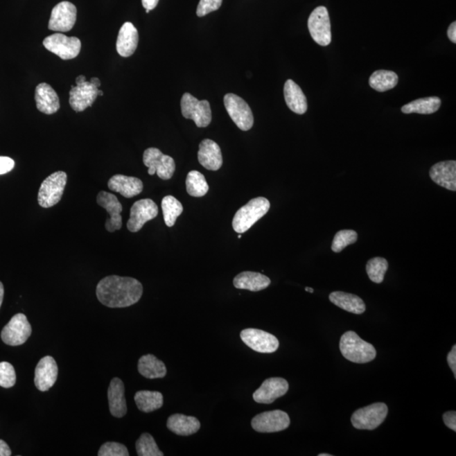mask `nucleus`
<instances>
[{
	"instance_id": "obj_22",
	"label": "nucleus",
	"mask_w": 456,
	"mask_h": 456,
	"mask_svg": "<svg viewBox=\"0 0 456 456\" xmlns=\"http://www.w3.org/2000/svg\"><path fill=\"white\" fill-rule=\"evenodd\" d=\"M107 186L110 191L119 193L125 198H132L140 195L144 188L142 181L137 177L121 175L112 177L108 181Z\"/></svg>"
},
{
	"instance_id": "obj_29",
	"label": "nucleus",
	"mask_w": 456,
	"mask_h": 456,
	"mask_svg": "<svg viewBox=\"0 0 456 456\" xmlns=\"http://www.w3.org/2000/svg\"><path fill=\"white\" fill-rule=\"evenodd\" d=\"M330 301L336 306L355 315H362L366 310V305L361 297L343 292H331Z\"/></svg>"
},
{
	"instance_id": "obj_28",
	"label": "nucleus",
	"mask_w": 456,
	"mask_h": 456,
	"mask_svg": "<svg viewBox=\"0 0 456 456\" xmlns=\"http://www.w3.org/2000/svg\"><path fill=\"white\" fill-rule=\"evenodd\" d=\"M167 426L170 431L177 435L189 436L200 430V423L195 416L173 414L169 416Z\"/></svg>"
},
{
	"instance_id": "obj_34",
	"label": "nucleus",
	"mask_w": 456,
	"mask_h": 456,
	"mask_svg": "<svg viewBox=\"0 0 456 456\" xmlns=\"http://www.w3.org/2000/svg\"><path fill=\"white\" fill-rule=\"evenodd\" d=\"M162 213L166 225L172 227L175 225L177 218L183 213L184 207L175 197L165 196L161 200Z\"/></svg>"
},
{
	"instance_id": "obj_35",
	"label": "nucleus",
	"mask_w": 456,
	"mask_h": 456,
	"mask_svg": "<svg viewBox=\"0 0 456 456\" xmlns=\"http://www.w3.org/2000/svg\"><path fill=\"white\" fill-rule=\"evenodd\" d=\"M186 189L188 194L193 197L206 195L209 191L206 177L198 171L189 172L186 179Z\"/></svg>"
},
{
	"instance_id": "obj_51",
	"label": "nucleus",
	"mask_w": 456,
	"mask_h": 456,
	"mask_svg": "<svg viewBox=\"0 0 456 456\" xmlns=\"http://www.w3.org/2000/svg\"><path fill=\"white\" fill-rule=\"evenodd\" d=\"M305 290H306V291L308 292H311V293L314 292V289L313 288H305Z\"/></svg>"
},
{
	"instance_id": "obj_26",
	"label": "nucleus",
	"mask_w": 456,
	"mask_h": 456,
	"mask_svg": "<svg viewBox=\"0 0 456 456\" xmlns=\"http://www.w3.org/2000/svg\"><path fill=\"white\" fill-rule=\"evenodd\" d=\"M285 101L293 113L304 114L308 109L307 98L302 89L292 80L286 81L284 86Z\"/></svg>"
},
{
	"instance_id": "obj_38",
	"label": "nucleus",
	"mask_w": 456,
	"mask_h": 456,
	"mask_svg": "<svg viewBox=\"0 0 456 456\" xmlns=\"http://www.w3.org/2000/svg\"><path fill=\"white\" fill-rule=\"evenodd\" d=\"M358 240L357 231L354 230H342L339 231L335 235L333 243H332L331 249L335 253H340L346 248V247L353 245Z\"/></svg>"
},
{
	"instance_id": "obj_20",
	"label": "nucleus",
	"mask_w": 456,
	"mask_h": 456,
	"mask_svg": "<svg viewBox=\"0 0 456 456\" xmlns=\"http://www.w3.org/2000/svg\"><path fill=\"white\" fill-rule=\"evenodd\" d=\"M430 176L435 184L451 191H456V161L438 162L430 169Z\"/></svg>"
},
{
	"instance_id": "obj_54",
	"label": "nucleus",
	"mask_w": 456,
	"mask_h": 456,
	"mask_svg": "<svg viewBox=\"0 0 456 456\" xmlns=\"http://www.w3.org/2000/svg\"><path fill=\"white\" fill-rule=\"evenodd\" d=\"M241 238H242V236H241V235H238V239H240Z\"/></svg>"
},
{
	"instance_id": "obj_4",
	"label": "nucleus",
	"mask_w": 456,
	"mask_h": 456,
	"mask_svg": "<svg viewBox=\"0 0 456 456\" xmlns=\"http://www.w3.org/2000/svg\"><path fill=\"white\" fill-rule=\"evenodd\" d=\"M67 175L56 172L49 176L41 184L37 200L40 207L50 208L59 203L67 186Z\"/></svg>"
},
{
	"instance_id": "obj_5",
	"label": "nucleus",
	"mask_w": 456,
	"mask_h": 456,
	"mask_svg": "<svg viewBox=\"0 0 456 456\" xmlns=\"http://www.w3.org/2000/svg\"><path fill=\"white\" fill-rule=\"evenodd\" d=\"M387 414V405L374 403L356 411L351 416V422L357 430H374L384 423Z\"/></svg>"
},
{
	"instance_id": "obj_8",
	"label": "nucleus",
	"mask_w": 456,
	"mask_h": 456,
	"mask_svg": "<svg viewBox=\"0 0 456 456\" xmlns=\"http://www.w3.org/2000/svg\"><path fill=\"white\" fill-rule=\"evenodd\" d=\"M308 27L313 40L320 46L331 42V26L329 12L326 7L319 6L309 15Z\"/></svg>"
},
{
	"instance_id": "obj_31",
	"label": "nucleus",
	"mask_w": 456,
	"mask_h": 456,
	"mask_svg": "<svg viewBox=\"0 0 456 456\" xmlns=\"http://www.w3.org/2000/svg\"><path fill=\"white\" fill-rule=\"evenodd\" d=\"M441 106V100L437 96L419 98L401 107V112L405 114H432L436 113Z\"/></svg>"
},
{
	"instance_id": "obj_3",
	"label": "nucleus",
	"mask_w": 456,
	"mask_h": 456,
	"mask_svg": "<svg viewBox=\"0 0 456 456\" xmlns=\"http://www.w3.org/2000/svg\"><path fill=\"white\" fill-rule=\"evenodd\" d=\"M270 208V203L264 197L251 200L236 212L233 220V227L236 233L242 234L249 230L258 220L268 213Z\"/></svg>"
},
{
	"instance_id": "obj_37",
	"label": "nucleus",
	"mask_w": 456,
	"mask_h": 456,
	"mask_svg": "<svg viewBox=\"0 0 456 456\" xmlns=\"http://www.w3.org/2000/svg\"><path fill=\"white\" fill-rule=\"evenodd\" d=\"M137 451L139 456H164L152 435L145 432L137 442Z\"/></svg>"
},
{
	"instance_id": "obj_36",
	"label": "nucleus",
	"mask_w": 456,
	"mask_h": 456,
	"mask_svg": "<svg viewBox=\"0 0 456 456\" xmlns=\"http://www.w3.org/2000/svg\"><path fill=\"white\" fill-rule=\"evenodd\" d=\"M388 266V261L384 258L376 257L371 258L366 266L369 279L374 283H382L385 279V273L387 272Z\"/></svg>"
},
{
	"instance_id": "obj_55",
	"label": "nucleus",
	"mask_w": 456,
	"mask_h": 456,
	"mask_svg": "<svg viewBox=\"0 0 456 456\" xmlns=\"http://www.w3.org/2000/svg\"><path fill=\"white\" fill-rule=\"evenodd\" d=\"M150 10H146V13H149Z\"/></svg>"
},
{
	"instance_id": "obj_18",
	"label": "nucleus",
	"mask_w": 456,
	"mask_h": 456,
	"mask_svg": "<svg viewBox=\"0 0 456 456\" xmlns=\"http://www.w3.org/2000/svg\"><path fill=\"white\" fill-rule=\"evenodd\" d=\"M59 368L54 358L50 356L42 358L35 369V385L40 392H48L52 388L58 378Z\"/></svg>"
},
{
	"instance_id": "obj_39",
	"label": "nucleus",
	"mask_w": 456,
	"mask_h": 456,
	"mask_svg": "<svg viewBox=\"0 0 456 456\" xmlns=\"http://www.w3.org/2000/svg\"><path fill=\"white\" fill-rule=\"evenodd\" d=\"M17 382V374L14 367L10 362H0V386L3 388H11Z\"/></svg>"
},
{
	"instance_id": "obj_50",
	"label": "nucleus",
	"mask_w": 456,
	"mask_h": 456,
	"mask_svg": "<svg viewBox=\"0 0 456 456\" xmlns=\"http://www.w3.org/2000/svg\"><path fill=\"white\" fill-rule=\"evenodd\" d=\"M85 81H87L86 76H80L77 77L76 82V85H80L81 83H84Z\"/></svg>"
},
{
	"instance_id": "obj_44",
	"label": "nucleus",
	"mask_w": 456,
	"mask_h": 456,
	"mask_svg": "<svg viewBox=\"0 0 456 456\" xmlns=\"http://www.w3.org/2000/svg\"><path fill=\"white\" fill-rule=\"evenodd\" d=\"M447 361L454 376L456 377V346L453 347L450 353L447 356Z\"/></svg>"
},
{
	"instance_id": "obj_15",
	"label": "nucleus",
	"mask_w": 456,
	"mask_h": 456,
	"mask_svg": "<svg viewBox=\"0 0 456 456\" xmlns=\"http://www.w3.org/2000/svg\"><path fill=\"white\" fill-rule=\"evenodd\" d=\"M77 10L72 3L63 1L53 8L49 23V28L55 32L65 33L74 27Z\"/></svg>"
},
{
	"instance_id": "obj_1",
	"label": "nucleus",
	"mask_w": 456,
	"mask_h": 456,
	"mask_svg": "<svg viewBox=\"0 0 456 456\" xmlns=\"http://www.w3.org/2000/svg\"><path fill=\"white\" fill-rule=\"evenodd\" d=\"M143 286L132 277L109 276L96 286V297L108 308L132 306L141 299Z\"/></svg>"
},
{
	"instance_id": "obj_41",
	"label": "nucleus",
	"mask_w": 456,
	"mask_h": 456,
	"mask_svg": "<svg viewBox=\"0 0 456 456\" xmlns=\"http://www.w3.org/2000/svg\"><path fill=\"white\" fill-rule=\"evenodd\" d=\"M222 0H200L197 7L196 14L199 17L213 12L222 6Z\"/></svg>"
},
{
	"instance_id": "obj_46",
	"label": "nucleus",
	"mask_w": 456,
	"mask_h": 456,
	"mask_svg": "<svg viewBox=\"0 0 456 456\" xmlns=\"http://www.w3.org/2000/svg\"><path fill=\"white\" fill-rule=\"evenodd\" d=\"M159 0H142V6L146 10H152L158 5Z\"/></svg>"
},
{
	"instance_id": "obj_32",
	"label": "nucleus",
	"mask_w": 456,
	"mask_h": 456,
	"mask_svg": "<svg viewBox=\"0 0 456 456\" xmlns=\"http://www.w3.org/2000/svg\"><path fill=\"white\" fill-rule=\"evenodd\" d=\"M134 401L140 411L149 413L157 411L162 407L164 396L158 392L141 390L135 394Z\"/></svg>"
},
{
	"instance_id": "obj_17",
	"label": "nucleus",
	"mask_w": 456,
	"mask_h": 456,
	"mask_svg": "<svg viewBox=\"0 0 456 456\" xmlns=\"http://www.w3.org/2000/svg\"><path fill=\"white\" fill-rule=\"evenodd\" d=\"M96 202L100 207L105 209L109 218L106 220L105 228L109 233L121 230L122 227L123 207L117 197L110 193L101 191L96 197Z\"/></svg>"
},
{
	"instance_id": "obj_47",
	"label": "nucleus",
	"mask_w": 456,
	"mask_h": 456,
	"mask_svg": "<svg viewBox=\"0 0 456 456\" xmlns=\"http://www.w3.org/2000/svg\"><path fill=\"white\" fill-rule=\"evenodd\" d=\"M448 37H449L450 40L452 42H454V44H455L456 42V22L455 21L451 23L450 26H449V29H448Z\"/></svg>"
},
{
	"instance_id": "obj_6",
	"label": "nucleus",
	"mask_w": 456,
	"mask_h": 456,
	"mask_svg": "<svg viewBox=\"0 0 456 456\" xmlns=\"http://www.w3.org/2000/svg\"><path fill=\"white\" fill-rule=\"evenodd\" d=\"M143 162L148 168L150 175L157 173L162 180L172 179L175 175L176 165L173 158L164 155L157 148H148L143 155Z\"/></svg>"
},
{
	"instance_id": "obj_48",
	"label": "nucleus",
	"mask_w": 456,
	"mask_h": 456,
	"mask_svg": "<svg viewBox=\"0 0 456 456\" xmlns=\"http://www.w3.org/2000/svg\"><path fill=\"white\" fill-rule=\"evenodd\" d=\"M3 295H5V289H3V286L2 284V282L0 281V308H1V305L3 303Z\"/></svg>"
},
{
	"instance_id": "obj_24",
	"label": "nucleus",
	"mask_w": 456,
	"mask_h": 456,
	"mask_svg": "<svg viewBox=\"0 0 456 456\" xmlns=\"http://www.w3.org/2000/svg\"><path fill=\"white\" fill-rule=\"evenodd\" d=\"M37 109L45 114H55L60 109V98L56 91L47 83H41L35 94Z\"/></svg>"
},
{
	"instance_id": "obj_45",
	"label": "nucleus",
	"mask_w": 456,
	"mask_h": 456,
	"mask_svg": "<svg viewBox=\"0 0 456 456\" xmlns=\"http://www.w3.org/2000/svg\"><path fill=\"white\" fill-rule=\"evenodd\" d=\"M11 450L9 446L3 441V440L0 439V456H10Z\"/></svg>"
},
{
	"instance_id": "obj_7",
	"label": "nucleus",
	"mask_w": 456,
	"mask_h": 456,
	"mask_svg": "<svg viewBox=\"0 0 456 456\" xmlns=\"http://www.w3.org/2000/svg\"><path fill=\"white\" fill-rule=\"evenodd\" d=\"M182 114L187 119H192L197 127L206 128L211 122V109L207 100L199 101L189 94H184L181 99Z\"/></svg>"
},
{
	"instance_id": "obj_53",
	"label": "nucleus",
	"mask_w": 456,
	"mask_h": 456,
	"mask_svg": "<svg viewBox=\"0 0 456 456\" xmlns=\"http://www.w3.org/2000/svg\"><path fill=\"white\" fill-rule=\"evenodd\" d=\"M103 91L98 90V96H103Z\"/></svg>"
},
{
	"instance_id": "obj_30",
	"label": "nucleus",
	"mask_w": 456,
	"mask_h": 456,
	"mask_svg": "<svg viewBox=\"0 0 456 456\" xmlns=\"http://www.w3.org/2000/svg\"><path fill=\"white\" fill-rule=\"evenodd\" d=\"M138 370L142 376L150 380L164 378L167 374L164 362L152 354L142 356L138 362Z\"/></svg>"
},
{
	"instance_id": "obj_12",
	"label": "nucleus",
	"mask_w": 456,
	"mask_h": 456,
	"mask_svg": "<svg viewBox=\"0 0 456 456\" xmlns=\"http://www.w3.org/2000/svg\"><path fill=\"white\" fill-rule=\"evenodd\" d=\"M290 423L291 421L287 412L275 410L255 416L251 425L258 432H277L287 430Z\"/></svg>"
},
{
	"instance_id": "obj_52",
	"label": "nucleus",
	"mask_w": 456,
	"mask_h": 456,
	"mask_svg": "<svg viewBox=\"0 0 456 456\" xmlns=\"http://www.w3.org/2000/svg\"><path fill=\"white\" fill-rule=\"evenodd\" d=\"M319 456H331V454H319Z\"/></svg>"
},
{
	"instance_id": "obj_23",
	"label": "nucleus",
	"mask_w": 456,
	"mask_h": 456,
	"mask_svg": "<svg viewBox=\"0 0 456 456\" xmlns=\"http://www.w3.org/2000/svg\"><path fill=\"white\" fill-rule=\"evenodd\" d=\"M125 392V385L121 378H113L107 390V397L111 414L118 419L125 416L127 413Z\"/></svg>"
},
{
	"instance_id": "obj_16",
	"label": "nucleus",
	"mask_w": 456,
	"mask_h": 456,
	"mask_svg": "<svg viewBox=\"0 0 456 456\" xmlns=\"http://www.w3.org/2000/svg\"><path fill=\"white\" fill-rule=\"evenodd\" d=\"M288 389V382L284 378H270L262 383L260 388L255 390L253 398L257 403L272 404L278 398L286 395Z\"/></svg>"
},
{
	"instance_id": "obj_19",
	"label": "nucleus",
	"mask_w": 456,
	"mask_h": 456,
	"mask_svg": "<svg viewBox=\"0 0 456 456\" xmlns=\"http://www.w3.org/2000/svg\"><path fill=\"white\" fill-rule=\"evenodd\" d=\"M98 96V88L87 80L76 87H72L69 91V104L76 112H83L92 106Z\"/></svg>"
},
{
	"instance_id": "obj_14",
	"label": "nucleus",
	"mask_w": 456,
	"mask_h": 456,
	"mask_svg": "<svg viewBox=\"0 0 456 456\" xmlns=\"http://www.w3.org/2000/svg\"><path fill=\"white\" fill-rule=\"evenodd\" d=\"M158 215V207L150 199L138 200L130 209V218L127 222L128 230L137 233L143 226Z\"/></svg>"
},
{
	"instance_id": "obj_2",
	"label": "nucleus",
	"mask_w": 456,
	"mask_h": 456,
	"mask_svg": "<svg viewBox=\"0 0 456 456\" xmlns=\"http://www.w3.org/2000/svg\"><path fill=\"white\" fill-rule=\"evenodd\" d=\"M340 350L344 358L356 363L369 362L376 358L372 344L363 341L354 331H347L342 336Z\"/></svg>"
},
{
	"instance_id": "obj_40",
	"label": "nucleus",
	"mask_w": 456,
	"mask_h": 456,
	"mask_svg": "<svg viewBox=\"0 0 456 456\" xmlns=\"http://www.w3.org/2000/svg\"><path fill=\"white\" fill-rule=\"evenodd\" d=\"M99 456H129L130 453L125 446L121 443L107 442L103 444L98 451Z\"/></svg>"
},
{
	"instance_id": "obj_43",
	"label": "nucleus",
	"mask_w": 456,
	"mask_h": 456,
	"mask_svg": "<svg viewBox=\"0 0 456 456\" xmlns=\"http://www.w3.org/2000/svg\"><path fill=\"white\" fill-rule=\"evenodd\" d=\"M444 423L446 426L453 431H456V412L450 411L444 413L443 416Z\"/></svg>"
},
{
	"instance_id": "obj_33",
	"label": "nucleus",
	"mask_w": 456,
	"mask_h": 456,
	"mask_svg": "<svg viewBox=\"0 0 456 456\" xmlns=\"http://www.w3.org/2000/svg\"><path fill=\"white\" fill-rule=\"evenodd\" d=\"M397 83L398 76L396 73L384 69L374 71L369 78V86L380 92L392 90Z\"/></svg>"
},
{
	"instance_id": "obj_21",
	"label": "nucleus",
	"mask_w": 456,
	"mask_h": 456,
	"mask_svg": "<svg viewBox=\"0 0 456 456\" xmlns=\"http://www.w3.org/2000/svg\"><path fill=\"white\" fill-rule=\"evenodd\" d=\"M198 160L200 165L210 171H218L221 168L222 155L218 143L209 139L202 141L200 144Z\"/></svg>"
},
{
	"instance_id": "obj_11",
	"label": "nucleus",
	"mask_w": 456,
	"mask_h": 456,
	"mask_svg": "<svg viewBox=\"0 0 456 456\" xmlns=\"http://www.w3.org/2000/svg\"><path fill=\"white\" fill-rule=\"evenodd\" d=\"M32 326L24 314L12 317L1 332V339L6 345L12 347L24 344L32 335Z\"/></svg>"
},
{
	"instance_id": "obj_13",
	"label": "nucleus",
	"mask_w": 456,
	"mask_h": 456,
	"mask_svg": "<svg viewBox=\"0 0 456 456\" xmlns=\"http://www.w3.org/2000/svg\"><path fill=\"white\" fill-rule=\"evenodd\" d=\"M240 336L245 345L257 353H272L279 347L276 336L264 331L249 328L242 331Z\"/></svg>"
},
{
	"instance_id": "obj_49",
	"label": "nucleus",
	"mask_w": 456,
	"mask_h": 456,
	"mask_svg": "<svg viewBox=\"0 0 456 456\" xmlns=\"http://www.w3.org/2000/svg\"><path fill=\"white\" fill-rule=\"evenodd\" d=\"M90 82L92 85H94V86L96 88H98L100 86H101V81H100L98 78H96V77H94V78H91Z\"/></svg>"
},
{
	"instance_id": "obj_10",
	"label": "nucleus",
	"mask_w": 456,
	"mask_h": 456,
	"mask_svg": "<svg viewBox=\"0 0 456 456\" xmlns=\"http://www.w3.org/2000/svg\"><path fill=\"white\" fill-rule=\"evenodd\" d=\"M44 45L49 51L55 53L60 59H75L80 52L81 42L76 37H67L62 33H55L46 37Z\"/></svg>"
},
{
	"instance_id": "obj_25",
	"label": "nucleus",
	"mask_w": 456,
	"mask_h": 456,
	"mask_svg": "<svg viewBox=\"0 0 456 456\" xmlns=\"http://www.w3.org/2000/svg\"><path fill=\"white\" fill-rule=\"evenodd\" d=\"M139 42L138 30L131 22H125L119 30L117 51L119 55L128 58L135 52Z\"/></svg>"
},
{
	"instance_id": "obj_9",
	"label": "nucleus",
	"mask_w": 456,
	"mask_h": 456,
	"mask_svg": "<svg viewBox=\"0 0 456 456\" xmlns=\"http://www.w3.org/2000/svg\"><path fill=\"white\" fill-rule=\"evenodd\" d=\"M224 106L231 121L239 129L248 131L254 125L252 110L245 100L237 95L228 94L224 96Z\"/></svg>"
},
{
	"instance_id": "obj_27",
	"label": "nucleus",
	"mask_w": 456,
	"mask_h": 456,
	"mask_svg": "<svg viewBox=\"0 0 456 456\" xmlns=\"http://www.w3.org/2000/svg\"><path fill=\"white\" fill-rule=\"evenodd\" d=\"M270 278L261 273L245 272L238 274L234 279L236 288L249 290L251 292H260L270 285Z\"/></svg>"
},
{
	"instance_id": "obj_42",
	"label": "nucleus",
	"mask_w": 456,
	"mask_h": 456,
	"mask_svg": "<svg viewBox=\"0 0 456 456\" xmlns=\"http://www.w3.org/2000/svg\"><path fill=\"white\" fill-rule=\"evenodd\" d=\"M15 167V161L10 157H0V175H6Z\"/></svg>"
}]
</instances>
